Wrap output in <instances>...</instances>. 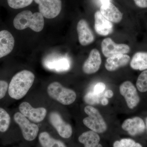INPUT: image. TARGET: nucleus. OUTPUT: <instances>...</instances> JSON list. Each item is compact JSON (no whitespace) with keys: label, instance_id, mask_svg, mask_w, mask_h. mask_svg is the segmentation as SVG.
I'll use <instances>...</instances> for the list:
<instances>
[{"label":"nucleus","instance_id":"f257e3e1","mask_svg":"<svg viewBox=\"0 0 147 147\" xmlns=\"http://www.w3.org/2000/svg\"><path fill=\"white\" fill-rule=\"evenodd\" d=\"M34 79V74L29 70H22L16 73L9 85V96L16 100L23 98L32 86Z\"/></svg>","mask_w":147,"mask_h":147},{"label":"nucleus","instance_id":"f03ea898","mask_svg":"<svg viewBox=\"0 0 147 147\" xmlns=\"http://www.w3.org/2000/svg\"><path fill=\"white\" fill-rule=\"evenodd\" d=\"M44 19L40 12L32 13L30 11L25 10L18 13L13 21L14 28L23 30L30 28L34 31H41L44 26Z\"/></svg>","mask_w":147,"mask_h":147},{"label":"nucleus","instance_id":"7ed1b4c3","mask_svg":"<svg viewBox=\"0 0 147 147\" xmlns=\"http://www.w3.org/2000/svg\"><path fill=\"white\" fill-rule=\"evenodd\" d=\"M48 96L64 105H69L76 100V94L73 90L64 87L58 82H54L47 88Z\"/></svg>","mask_w":147,"mask_h":147},{"label":"nucleus","instance_id":"20e7f679","mask_svg":"<svg viewBox=\"0 0 147 147\" xmlns=\"http://www.w3.org/2000/svg\"><path fill=\"white\" fill-rule=\"evenodd\" d=\"M84 112L88 115L83 119V123L85 126L98 134L106 131L108 128L107 124L96 108L88 105L84 108Z\"/></svg>","mask_w":147,"mask_h":147},{"label":"nucleus","instance_id":"39448f33","mask_svg":"<svg viewBox=\"0 0 147 147\" xmlns=\"http://www.w3.org/2000/svg\"><path fill=\"white\" fill-rule=\"evenodd\" d=\"M13 119L21 128L25 140L32 141L36 138L39 129V127L36 124L29 120L19 112L14 114Z\"/></svg>","mask_w":147,"mask_h":147},{"label":"nucleus","instance_id":"423d86ee","mask_svg":"<svg viewBox=\"0 0 147 147\" xmlns=\"http://www.w3.org/2000/svg\"><path fill=\"white\" fill-rule=\"evenodd\" d=\"M34 1L38 4L40 13L47 18H55L61 10V0H34Z\"/></svg>","mask_w":147,"mask_h":147},{"label":"nucleus","instance_id":"0eeeda50","mask_svg":"<svg viewBox=\"0 0 147 147\" xmlns=\"http://www.w3.org/2000/svg\"><path fill=\"white\" fill-rule=\"evenodd\" d=\"M20 113L34 123H39L45 118L47 111L43 107L34 108L28 102H24L19 106Z\"/></svg>","mask_w":147,"mask_h":147},{"label":"nucleus","instance_id":"6e6552de","mask_svg":"<svg viewBox=\"0 0 147 147\" xmlns=\"http://www.w3.org/2000/svg\"><path fill=\"white\" fill-rule=\"evenodd\" d=\"M119 92L123 96L129 109H133L140 102V97L134 84L129 81L123 82L119 87Z\"/></svg>","mask_w":147,"mask_h":147},{"label":"nucleus","instance_id":"1a4fd4ad","mask_svg":"<svg viewBox=\"0 0 147 147\" xmlns=\"http://www.w3.org/2000/svg\"><path fill=\"white\" fill-rule=\"evenodd\" d=\"M49 121L52 126L62 138L68 139L72 134V128L69 124L64 121L59 113L52 112L49 115Z\"/></svg>","mask_w":147,"mask_h":147},{"label":"nucleus","instance_id":"9d476101","mask_svg":"<svg viewBox=\"0 0 147 147\" xmlns=\"http://www.w3.org/2000/svg\"><path fill=\"white\" fill-rule=\"evenodd\" d=\"M101 50L103 55L107 58L119 54H126L130 51V47L125 44H116L110 38L102 40Z\"/></svg>","mask_w":147,"mask_h":147},{"label":"nucleus","instance_id":"9b49d317","mask_svg":"<svg viewBox=\"0 0 147 147\" xmlns=\"http://www.w3.org/2000/svg\"><path fill=\"white\" fill-rule=\"evenodd\" d=\"M121 127L130 136L134 137L143 134L146 127L144 120L141 118L136 117L124 121Z\"/></svg>","mask_w":147,"mask_h":147},{"label":"nucleus","instance_id":"f8f14e48","mask_svg":"<svg viewBox=\"0 0 147 147\" xmlns=\"http://www.w3.org/2000/svg\"><path fill=\"white\" fill-rule=\"evenodd\" d=\"M101 64V58L99 51L96 49H92L88 57L83 64V71L86 74H92L97 72Z\"/></svg>","mask_w":147,"mask_h":147},{"label":"nucleus","instance_id":"ddd939ff","mask_svg":"<svg viewBox=\"0 0 147 147\" xmlns=\"http://www.w3.org/2000/svg\"><path fill=\"white\" fill-rule=\"evenodd\" d=\"M77 31L81 45L86 46L94 41V35L87 21L84 19H81L77 24Z\"/></svg>","mask_w":147,"mask_h":147},{"label":"nucleus","instance_id":"4468645a","mask_svg":"<svg viewBox=\"0 0 147 147\" xmlns=\"http://www.w3.org/2000/svg\"><path fill=\"white\" fill-rule=\"evenodd\" d=\"M94 29L96 33L102 36H106L113 31V25L97 11L94 14Z\"/></svg>","mask_w":147,"mask_h":147},{"label":"nucleus","instance_id":"2eb2a0df","mask_svg":"<svg viewBox=\"0 0 147 147\" xmlns=\"http://www.w3.org/2000/svg\"><path fill=\"white\" fill-rule=\"evenodd\" d=\"M15 40L10 32L0 31V59L9 55L13 50Z\"/></svg>","mask_w":147,"mask_h":147},{"label":"nucleus","instance_id":"dca6fc26","mask_svg":"<svg viewBox=\"0 0 147 147\" xmlns=\"http://www.w3.org/2000/svg\"><path fill=\"white\" fill-rule=\"evenodd\" d=\"M100 11L106 19L113 23H118L121 21L123 18L121 12L110 2L102 5Z\"/></svg>","mask_w":147,"mask_h":147},{"label":"nucleus","instance_id":"f3484780","mask_svg":"<svg viewBox=\"0 0 147 147\" xmlns=\"http://www.w3.org/2000/svg\"><path fill=\"white\" fill-rule=\"evenodd\" d=\"M130 60V57L126 54L114 55L107 59L105 67L108 71H116L120 67L126 66Z\"/></svg>","mask_w":147,"mask_h":147},{"label":"nucleus","instance_id":"a211bd4d","mask_svg":"<svg viewBox=\"0 0 147 147\" xmlns=\"http://www.w3.org/2000/svg\"><path fill=\"white\" fill-rule=\"evenodd\" d=\"M78 140L84 145V147H103L100 143L99 134L92 130L82 133L79 136Z\"/></svg>","mask_w":147,"mask_h":147},{"label":"nucleus","instance_id":"6ab92c4d","mask_svg":"<svg viewBox=\"0 0 147 147\" xmlns=\"http://www.w3.org/2000/svg\"><path fill=\"white\" fill-rule=\"evenodd\" d=\"M130 66L134 70L143 71L147 69V53H135L131 59Z\"/></svg>","mask_w":147,"mask_h":147},{"label":"nucleus","instance_id":"aec40b11","mask_svg":"<svg viewBox=\"0 0 147 147\" xmlns=\"http://www.w3.org/2000/svg\"><path fill=\"white\" fill-rule=\"evenodd\" d=\"M38 140L42 147H67L64 143L51 137L46 131H43L39 134Z\"/></svg>","mask_w":147,"mask_h":147},{"label":"nucleus","instance_id":"412c9836","mask_svg":"<svg viewBox=\"0 0 147 147\" xmlns=\"http://www.w3.org/2000/svg\"><path fill=\"white\" fill-rule=\"evenodd\" d=\"M53 60H50L49 62L47 63V66L48 68H51L52 69H56L57 71H65L68 70L70 67L69 62L67 58L65 57L56 58Z\"/></svg>","mask_w":147,"mask_h":147},{"label":"nucleus","instance_id":"4be33fe9","mask_svg":"<svg viewBox=\"0 0 147 147\" xmlns=\"http://www.w3.org/2000/svg\"><path fill=\"white\" fill-rule=\"evenodd\" d=\"M11 118L5 110L0 108V132L7 131L10 125Z\"/></svg>","mask_w":147,"mask_h":147},{"label":"nucleus","instance_id":"5701e85b","mask_svg":"<svg viewBox=\"0 0 147 147\" xmlns=\"http://www.w3.org/2000/svg\"><path fill=\"white\" fill-rule=\"evenodd\" d=\"M113 147H143L139 143L130 138H123L113 143Z\"/></svg>","mask_w":147,"mask_h":147},{"label":"nucleus","instance_id":"b1692460","mask_svg":"<svg viewBox=\"0 0 147 147\" xmlns=\"http://www.w3.org/2000/svg\"><path fill=\"white\" fill-rule=\"evenodd\" d=\"M136 86L139 91L142 92L147 91V69L139 75L136 82Z\"/></svg>","mask_w":147,"mask_h":147},{"label":"nucleus","instance_id":"393cba45","mask_svg":"<svg viewBox=\"0 0 147 147\" xmlns=\"http://www.w3.org/2000/svg\"><path fill=\"white\" fill-rule=\"evenodd\" d=\"M33 0H7L8 5L11 8L18 9L30 5Z\"/></svg>","mask_w":147,"mask_h":147},{"label":"nucleus","instance_id":"a878e982","mask_svg":"<svg viewBox=\"0 0 147 147\" xmlns=\"http://www.w3.org/2000/svg\"><path fill=\"white\" fill-rule=\"evenodd\" d=\"M8 83L5 81L0 80V99L5 97L8 90Z\"/></svg>","mask_w":147,"mask_h":147},{"label":"nucleus","instance_id":"bb28decb","mask_svg":"<svg viewBox=\"0 0 147 147\" xmlns=\"http://www.w3.org/2000/svg\"><path fill=\"white\" fill-rule=\"evenodd\" d=\"M96 95H97L95 94L94 93L91 92L88 93L84 97L85 101L90 105L94 104L98 102L96 100Z\"/></svg>","mask_w":147,"mask_h":147},{"label":"nucleus","instance_id":"cd10ccee","mask_svg":"<svg viewBox=\"0 0 147 147\" xmlns=\"http://www.w3.org/2000/svg\"><path fill=\"white\" fill-rule=\"evenodd\" d=\"M105 85L102 82H98L96 84L94 87V93L96 95L102 93L105 89Z\"/></svg>","mask_w":147,"mask_h":147},{"label":"nucleus","instance_id":"c85d7f7f","mask_svg":"<svg viewBox=\"0 0 147 147\" xmlns=\"http://www.w3.org/2000/svg\"><path fill=\"white\" fill-rule=\"evenodd\" d=\"M135 4L140 8H147V0H134Z\"/></svg>","mask_w":147,"mask_h":147},{"label":"nucleus","instance_id":"c756f323","mask_svg":"<svg viewBox=\"0 0 147 147\" xmlns=\"http://www.w3.org/2000/svg\"><path fill=\"white\" fill-rule=\"evenodd\" d=\"M105 95L106 97L108 98H111L114 95V93L111 90H108L105 92Z\"/></svg>","mask_w":147,"mask_h":147},{"label":"nucleus","instance_id":"7c9ffc66","mask_svg":"<svg viewBox=\"0 0 147 147\" xmlns=\"http://www.w3.org/2000/svg\"><path fill=\"white\" fill-rule=\"evenodd\" d=\"M101 103L102 105H108V100L107 98H103V99L101 100Z\"/></svg>","mask_w":147,"mask_h":147},{"label":"nucleus","instance_id":"2f4dec72","mask_svg":"<svg viewBox=\"0 0 147 147\" xmlns=\"http://www.w3.org/2000/svg\"><path fill=\"white\" fill-rule=\"evenodd\" d=\"M100 1L102 5L105 4L110 2V0H100Z\"/></svg>","mask_w":147,"mask_h":147},{"label":"nucleus","instance_id":"473e14b6","mask_svg":"<svg viewBox=\"0 0 147 147\" xmlns=\"http://www.w3.org/2000/svg\"><path fill=\"white\" fill-rule=\"evenodd\" d=\"M146 128L147 131V117L146 119Z\"/></svg>","mask_w":147,"mask_h":147}]
</instances>
